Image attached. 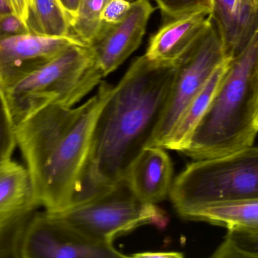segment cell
<instances>
[{
  "label": "cell",
  "instance_id": "cell-30",
  "mask_svg": "<svg viewBox=\"0 0 258 258\" xmlns=\"http://www.w3.org/2000/svg\"><path fill=\"white\" fill-rule=\"evenodd\" d=\"M247 7L258 15V0H243Z\"/></svg>",
  "mask_w": 258,
  "mask_h": 258
},
{
  "label": "cell",
  "instance_id": "cell-19",
  "mask_svg": "<svg viewBox=\"0 0 258 258\" xmlns=\"http://www.w3.org/2000/svg\"><path fill=\"white\" fill-rule=\"evenodd\" d=\"M212 258L258 257V231L228 230Z\"/></svg>",
  "mask_w": 258,
  "mask_h": 258
},
{
  "label": "cell",
  "instance_id": "cell-14",
  "mask_svg": "<svg viewBox=\"0 0 258 258\" xmlns=\"http://www.w3.org/2000/svg\"><path fill=\"white\" fill-rule=\"evenodd\" d=\"M212 20L227 56H237L258 27V15L243 0H212Z\"/></svg>",
  "mask_w": 258,
  "mask_h": 258
},
{
  "label": "cell",
  "instance_id": "cell-21",
  "mask_svg": "<svg viewBox=\"0 0 258 258\" xmlns=\"http://www.w3.org/2000/svg\"><path fill=\"white\" fill-rule=\"evenodd\" d=\"M164 22L203 10L212 12V0H154Z\"/></svg>",
  "mask_w": 258,
  "mask_h": 258
},
{
  "label": "cell",
  "instance_id": "cell-25",
  "mask_svg": "<svg viewBox=\"0 0 258 258\" xmlns=\"http://www.w3.org/2000/svg\"><path fill=\"white\" fill-rule=\"evenodd\" d=\"M14 13L25 22L28 15L30 0H8Z\"/></svg>",
  "mask_w": 258,
  "mask_h": 258
},
{
  "label": "cell",
  "instance_id": "cell-20",
  "mask_svg": "<svg viewBox=\"0 0 258 258\" xmlns=\"http://www.w3.org/2000/svg\"><path fill=\"white\" fill-rule=\"evenodd\" d=\"M16 146L15 123L4 89L0 86V161L11 159Z\"/></svg>",
  "mask_w": 258,
  "mask_h": 258
},
{
  "label": "cell",
  "instance_id": "cell-4",
  "mask_svg": "<svg viewBox=\"0 0 258 258\" xmlns=\"http://www.w3.org/2000/svg\"><path fill=\"white\" fill-rule=\"evenodd\" d=\"M169 198L179 215L204 206L258 199V146L194 161L173 180Z\"/></svg>",
  "mask_w": 258,
  "mask_h": 258
},
{
  "label": "cell",
  "instance_id": "cell-17",
  "mask_svg": "<svg viewBox=\"0 0 258 258\" xmlns=\"http://www.w3.org/2000/svg\"><path fill=\"white\" fill-rule=\"evenodd\" d=\"M25 24L30 33L34 34L71 35V20L60 0H30Z\"/></svg>",
  "mask_w": 258,
  "mask_h": 258
},
{
  "label": "cell",
  "instance_id": "cell-23",
  "mask_svg": "<svg viewBox=\"0 0 258 258\" xmlns=\"http://www.w3.org/2000/svg\"><path fill=\"white\" fill-rule=\"evenodd\" d=\"M130 0H107L101 14L106 24H116L125 19L132 8Z\"/></svg>",
  "mask_w": 258,
  "mask_h": 258
},
{
  "label": "cell",
  "instance_id": "cell-3",
  "mask_svg": "<svg viewBox=\"0 0 258 258\" xmlns=\"http://www.w3.org/2000/svg\"><path fill=\"white\" fill-rule=\"evenodd\" d=\"M258 51V27L230 69L210 106L180 151L194 161L229 156L254 145L258 134L252 74Z\"/></svg>",
  "mask_w": 258,
  "mask_h": 258
},
{
  "label": "cell",
  "instance_id": "cell-22",
  "mask_svg": "<svg viewBox=\"0 0 258 258\" xmlns=\"http://www.w3.org/2000/svg\"><path fill=\"white\" fill-rule=\"evenodd\" d=\"M0 231V258L19 257V246L26 224L32 215Z\"/></svg>",
  "mask_w": 258,
  "mask_h": 258
},
{
  "label": "cell",
  "instance_id": "cell-9",
  "mask_svg": "<svg viewBox=\"0 0 258 258\" xmlns=\"http://www.w3.org/2000/svg\"><path fill=\"white\" fill-rule=\"evenodd\" d=\"M154 11L149 0H135L125 19L116 24L104 22L99 33L88 45L91 62L80 82L83 98L139 48Z\"/></svg>",
  "mask_w": 258,
  "mask_h": 258
},
{
  "label": "cell",
  "instance_id": "cell-24",
  "mask_svg": "<svg viewBox=\"0 0 258 258\" xmlns=\"http://www.w3.org/2000/svg\"><path fill=\"white\" fill-rule=\"evenodd\" d=\"M28 33L25 22L15 13L0 16V40Z\"/></svg>",
  "mask_w": 258,
  "mask_h": 258
},
{
  "label": "cell",
  "instance_id": "cell-1",
  "mask_svg": "<svg viewBox=\"0 0 258 258\" xmlns=\"http://www.w3.org/2000/svg\"><path fill=\"white\" fill-rule=\"evenodd\" d=\"M176 62H154L143 55L113 86L95 122L72 205L125 180L135 159L151 145L166 108Z\"/></svg>",
  "mask_w": 258,
  "mask_h": 258
},
{
  "label": "cell",
  "instance_id": "cell-11",
  "mask_svg": "<svg viewBox=\"0 0 258 258\" xmlns=\"http://www.w3.org/2000/svg\"><path fill=\"white\" fill-rule=\"evenodd\" d=\"M211 15L210 10H203L164 22L150 38L146 57L154 62H177L209 27Z\"/></svg>",
  "mask_w": 258,
  "mask_h": 258
},
{
  "label": "cell",
  "instance_id": "cell-15",
  "mask_svg": "<svg viewBox=\"0 0 258 258\" xmlns=\"http://www.w3.org/2000/svg\"><path fill=\"white\" fill-rule=\"evenodd\" d=\"M233 57H227L218 65L203 89L194 98L170 133L162 148L180 152L210 106L218 88L230 69Z\"/></svg>",
  "mask_w": 258,
  "mask_h": 258
},
{
  "label": "cell",
  "instance_id": "cell-12",
  "mask_svg": "<svg viewBox=\"0 0 258 258\" xmlns=\"http://www.w3.org/2000/svg\"><path fill=\"white\" fill-rule=\"evenodd\" d=\"M173 174L172 162L165 148L148 146L132 164L126 180L138 198L156 204L169 197Z\"/></svg>",
  "mask_w": 258,
  "mask_h": 258
},
{
  "label": "cell",
  "instance_id": "cell-5",
  "mask_svg": "<svg viewBox=\"0 0 258 258\" xmlns=\"http://www.w3.org/2000/svg\"><path fill=\"white\" fill-rule=\"evenodd\" d=\"M50 213L86 234L108 242L142 226L164 228L168 222L165 212L137 196L126 178L63 212Z\"/></svg>",
  "mask_w": 258,
  "mask_h": 258
},
{
  "label": "cell",
  "instance_id": "cell-13",
  "mask_svg": "<svg viewBox=\"0 0 258 258\" xmlns=\"http://www.w3.org/2000/svg\"><path fill=\"white\" fill-rule=\"evenodd\" d=\"M37 207L26 166L12 158L0 161V231L33 213Z\"/></svg>",
  "mask_w": 258,
  "mask_h": 258
},
{
  "label": "cell",
  "instance_id": "cell-27",
  "mask_svg": "<svg viewBox=\"0 0 258 258\" xmlns=\"http://www.w3.org/2000/svg\"><path fill=\"white\" fill-rule=\"evenodd\" d=\"M252 89L255 100V124L258 127V51L252 74Z\"/></svg>",
  "mask_w": 258,
  "mask_h": 258
},
{
  "label": "cell",
  "instance_id": "cell-6",
  "mask_svg": "<svg viewBox=\"0 0 258 258\" xmlns=\"http://www.w3.org/2000/svg\"><path fill=\"white\" fill-rule=\"evenodd\" d=\"M88 45H74L25 78L5 89L15 125L50 104L74 107L83 97L80 85L90 65Z\"/></svg>",
  "mask_w": 258,
  "mask_h": 258
},
{
  "label": "cell",
  "instance_id": "cell-29",
  "mask_svg": "<svg viewBox=\"0 0 258 258\" xmlns=\"http://www.w3.org/2000/svg\"><path fill=\"white\" fill-rule=\"evenodd\" d=\"M14 13L8 0H0V16Z\"/></svg>",
  "mask_w": 258,
  "mask_h": 258
},
{
  "label": "cell",
  "instance_id": "cell-8",
  "mask_svg": "<svg viewBox=\"0 0 258 258\" xmlns=\"http://www.w3.org/2000/svg\"><path fill=\"white\" fill-rule=\"evenodd\" d=\"M126 257L113 242L95 239L46 211L32 215L19 246V258Z\"/></svg>",
  "mask_w": 258,
  "mask_h": 258
},
{
  "label": "cell",
  "instance_id": "cell-18",
  "mask_svg": "<svg viewBox=\"0 0 258 258\" xmlns=\"http://www.w3.org/2000/svg\"><path fill=\"white\" fill-rule=\"evenodd\" d=\"M107 0H80L78 11L71 21V35L89 45L102 27L101 14Z\"/></svg>",
  "mask_w": 258,
  "mask_h": 258
},
{
  "label": "cell",
  "instance_id": "cell-28",
  "mask_svg": "<svg viewBox=\"0 0 258 258\" xmlns=\"http://www.w3.org/2000/svg\"><path fill=\"white\" fill-rule=\"evenodd\" d=\"M60 2L66 12H68L71 24V21L77 15L80 0H60Z\"/></svg>",
  "mask_w": 258,
  "mask_h": 258
},
{
  "label": "cell",
  "instance_id": "cell-26",
  "mask_svg": "<svg viewBox=\"0 0 258 258\" xmlns=\"http://www.w3.org/2000/svg\"><path fill=\"white\" fill-rule=\"evenodd\" d=\"M183 254L180 252H152V251H146V252H139L137 254L130 255L131 257L135 258H182Z\"/></svg>",
  "mask_w": 258,
  "mask_h": 258
},
{
  "label": "cell",
  "instance_id": "cell-2",
  "mask_svg": "<svg viewBox=\"0 0 258 258\" xmlns=\"http://www.w3.org/2000/svg\"><path fill=\"white\" fill-rule=\"evenodd\" d=\"M113 85L102 80L79 107L50 104L15 126L38 206L51 213L72 205L90 150L97 118Z\"/></svg>",
  "mask_w": 258,
  "mask_h": 258
},
{
  "label": "cell",
  "instance_id": "cell-10",
  "mask_svg": "<svg viewBox=\"0 0 258 258\" xmlns=\"http://www.w3.org/2000/svg\"><path fill=\"white\" fill-rule=\"evenodd\" d=\"M74 45H86L73 35L46 36L28 33L0 40V86L8 89Z\"/></svg>",
  "mask_w": 258,
  "mask_h": 258
},
{
  "label": "cell",
  "instance_id": "cell-7",
  "mask_svg": "<svg viewBox=\"0 0 258 258\" xmlns=\"http://www.w3.org/2000/svg\"><path fill=\"white\" fill-rule=\"evenodd\" d=\"M227 56L213 21L194 45L176 62L162 121L150 146L163 147L170 133L218 65Z\"/></svg>",
  "mask_w": 258,
  "mask_h": 258
},
{
  "label": "cell",
  "instance_id": "cell-16",
  "mask_svg": "<svg viewBox=\"0 0 258 258\" xmlns=\"http://www.w3.org/2000/svg\"><path fill=\"white\" fill-rule=\"evenodd\" d=\"M179 216L187 221H202L227 230L258 231V199L204 206Z\"/></svg>",
  "mask_w": 258,
  "mask_h": 258
}]
</instances>
